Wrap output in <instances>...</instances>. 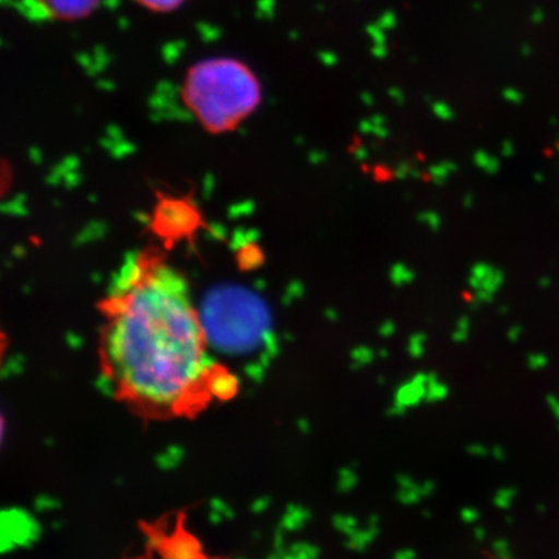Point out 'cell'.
<instances>
[{"mask_svg":"<svg viewBox=\"0 0 559 559\" xmlns=\"http://www.w3.org/2000/svg\"><path fill=\"white\" fill-rule=\"evenodd\" d=\"M183 98L202 127L219 134L235 130L259 108L260 83L242 62L216 58L190 69Z\"/></svg>","mask_w":559,"mask_h":559,"instance_id":"cell-2","label":"cell"},{"mask_svg":"<svg viewBox=\"0 0 559 559\" xmlns=\"http://www.w3.org/2000/svg\"><path fill=\"white\" fill-rule=\"evenodd\" d=\"M471 334V320L463 316L460 318L457 322L454 323V329H452L451 337L452 341L457 342V344H463L469 340Z\"/></svg>","mask_w":559,"mask_h":559,"instance_id":"cell-11","label":"cell"},{"mask_svg":"<svg viewBox=\"0 0 559 559\" xmlns=\"http://www.w3.org/2000/svg\"><path fill=\"white\" fill-rule=\"evenodd\" d=\"M546 403L547 407H549L550 414L554 415V418L557 419V421H559V396H547Z\"/></svg>","mask_w":559,"mask_h":559,"instance_id":"cell-20","label":"cell"},{"mask_svg":"<svg viewBox=\"0 0 559 559\" xmlns=\"http://www.w3.org/2000/svg\"><path fill=\"white\" fill-rule=\"evenodd\" d=\"M421 224H425L429 230H439L441 221L436 213H425V215L421 216Z\"/></svg>","mask_w":559,"mask_h":559,"instance_id":"cell-18","label":"cell"},{"mask_svg":"<svg viewBox=\"0 0 559 559\" xmlns=\"http://www.w3.org/2000/svg\"><path fill=\"white\" fill-rule=\"evenodd\" d=\"M474 533H476V535H474V538H476L477 540H484L485 538H487V530L485 528H476L474 530Z\"/></svg>","mask_w":559,"mask_h":559,"instance_id":"cell-24","label":"cell"},{"mask_svg":"<svg viewBox=\"0 0 559 559\" xmlns=\"http://www.w3.org/2000/svg\"><path fill=\"white\" fill-rule=\"evenodd\" d=\"M43 9L58 20H80L97 9L100 0H38Z\"/></svg>","mask_w":559,"mask_h":559,"instance_id":"cell-6","label":"cell"},{"mask_svg":"<svg viewBox=\"0 0 559 559\" xmlns=\"http://www.w3.org/2000/svg\"><path fill=\"white\" fill-rule=\"evenodd\" d=\"M468 452L473 457L484 459L491 455V448H487L485 444L474 443L468 447Z\"/></svg>","mask_w":559,"mask_h":559,"instance_id":"cell-19","label":"cell"},{"mask_svg":"<svg viewBox=\"0 0 559 559\" xmlns=\"http://www.w3.org/2000/svg\"><path fill=\"white\" fill-rule=\"evenodd\" d=\"M549 356L546 353L535 352L528 355L527 367L532 371H543L549 367Z\"/></svg>","mask_w":559,"mask_h":559,"instance_id":"cell-14","label":"cell"},{"mask_svg":"<svg viewBox=\"0 0 559 559\" xmlns=\"http://www.w3.org/2000/svg\"><path fill=\"white\" fill-rule=\"evenodd\" d=\"M426 349H428V336L425 333H414L407 337L406 353L412 359H421L426 355Z\"/></svg>","mask_w":559,"mask_h":559,"instance_id":"cell-9","label":"cell"},{"mask_svg":"<svg viewBox=\"0 0 559 559\" xmlns=\"http://www.w3.org/2000/svg\"><path fill=\"white\" fill-rule=\"evenodd\" d=\"M492 550H495V554L498 555L499 559H513V557H511L509 543H507L506 539L495 540V544H492Z\"/></svg>","mask_w":559,"mask_h":559,"instance_id":"cell-15","label":"cell"},{"mask_svg":"<svg viewBox=\"0 0 559 559\" xmlns=\"http://www.w3.org/2000/svg\"><path fill=\"white\" fill-rule=\"evenodd\" d=\"M539 285H540V288H544V289L549 288L550 280L543 278V280H540Z\"/></svg>","mask_w":559,"mask_h":559,"instance_id":"cell-25","label":"cell"},{"mask_svg":"<svg viewBox=\"0 0 559 559\" xmlns=\"http://www.w3.org/2000/svg\"><path fill=\"white\" fill-rule=\"evenodd\" d=\"M460 518L465 524H476L480 520V513L479 510L466 507V509L460 510Z\"/></svg>","mask_w":559,"mask_h":559,"instance_id":"cell-17","label":"cell"},{"mask_svg":"<svg viewBox=\"0 0 559 559\" xmlns=\"http://www.w3.org/2000/svg\"><path fill=\"white\" fill-rule=\"evenodd\" d=\"M491 457L498 460V462H502V460H506L507 454L506 451L502 450V448L495 447L491 448Z\"/></svg>","mask_w":559,"mask_h":559,"instance_id":"cell-23","label":"cell"},{"mask_svg":"<svg viewBox=\"0 0 559 559\" xmlns=\"http://www.w3.org/2000/svg\"><path fill=\"white\" fill-rule=\"evenodd\" d=\"M436 491L432 480H417L409 474H399L396 477V500L401 506H417L421 500L430 498Z\"/></svg>","mask_w":559,"mask_h":559,"instance_id":"cell-5","label":"cell"},{"mask_svg":"<svg viewBox=\"0 0 559 559\" xmlns=\"http://www.w3.org/2000/svg\"><path fill=\"white\" fill-rule=\"evenodd\" d=\"M353 359H355V364L358 367L370 366L377 359V353L370 347H359L353 353Z\"/></svg>","mask_w":559,"mask_h":559,"instance_id":"cell-13","label":"cell"},{"mask_svg":"<svg viewBox=\"0 0 559 559\" xmlns=\"http://www.w3.org/2000/svg\"><path fill=\"white\" fill-rule=\"evenodd\" d=\"M389 282L392 283L395 288H406L412 285L415 280V271L412 270L409 264L404 261H395L392 266L389 267Z\"/></svg>","mask_w":559,"mask_h":559,"instance_id":"cell-8","label":"cell"},{"mask_svg":"<svg viewBox=\"0 0 559 559\" xmlns=\"http://www.w3.org/2000/svg\"><path fill=\"white\" fill-rule=\"evenodd\" d=\"M396 331H399V326H396V323L393 322V320H384V322L381 323L380 329H378V333H380V336L384 337V340H390V337L395 336Z\"/></svg>","mask_w":559,"mask_h":559,"instance_id":"cell-16","label":"cell"},{"mask_svg":"<svg viewBox=\"0 0 559 559\" xmlns=\"http://www.w3.org/2000/svg\"><path fill=\"white\" fill-rule=\"evenodd\" d=\"M103 370L117 395L150 417H186L223 399L234 380L213 362L189 286L142 253L103 304Z\"/></svg>","mask_w":559,"mask_h":559,"instance_id":"cell-1","label":"cell"},{"mask_svg":"<svg viewBox=\"0 0 559 559\" xmlns=\"http://www.w3.org/2000/svg\"><path fill=\"white\" fill-rule=\"evenodd\" d=\"M380 535V521L371 518L369 524L364 530H356L352 533V546L356 550H366Z\"/></svg>","mask_w":559,"mask_h":559,"instance_id":"cell-7","label":"cell"},{"mask_svg":"<svg viewBox=\"0 0 559 559\" xmlns=\"http://www.w3.org/2000/svg\"><path fill=\"white\" fill-rule=\"evenodd\" d=\"M522 333H524V330H522V326L513 325V326H510L509 333H507V337H509V341H511V342H518L521 340Z\"/></svg>","mask_w":559,"mask_h":559,"instance_id":"cell-22","label":"cell"},{"mask_svg":"<svg viewBox=\"0 0 559 559\" xmlns=\"http://www.w3.org/2000/svg\"><path fill=\"white\" fill-rule=\"evenodd\" d=\"M503 283H506V275L500 267L488 261H477L471 266L468 278H466L471 301L474 305L489 304L496 299Z\"/></svg>","mask_w":559,"mask_h":559,"instance_id":"cell-4","label":"cell"},{"mask_svg":"<svg viewBox=\"0 0 559 559\" xmlns=\"http://www.w3.org/2000/svg\"><path fill=\"white\" fill-rule=\"evenodd\" d=\"M392 559H417V551L414 549H400L395 551Z\"/></svg>","mask_w":559,"mask_h":559,"instance_id":"cell-21","label":"cell"},{"mask_svg":"<svg viewBox=\"0 0 559 559\" xmlns=\"http://www.w3.org/2000/svg\"><path fill=\"white\" fill-rule=\"evenodd\" d=\"M138 2L153 11H171L178 9L183 0H138Z\"/></svg>","mask_w":559,"mask_h":559,"instance_id":"cell-12","label":"cell"},{"mask_svg":"<svg viewBox=\"0 0 559 559\" xmlns=\"http://www.w3.org/2000/svg\"><path fill=\"white\" fill-rule=\"evenodd\" d=\"M450 399V385L436 371H418L399 384L390 401L389 414L401 417L425 404H440Z\"/></svg>","mask_w":559,"mask_h":559,"instance_id":"cell-3","label":"cell"},{"mask_svg":"<svg viewBox=\"0 0 559 559\" xmlns=\"http://www.w3.org/2000/svg\"><path fill=\"white\" fill-rule=\"evenodd\" d=\"M518 489L514 487H502L496 491L492 503L498 507L499 510H510L513 503L516 502Z\"/></svg>","mask_w":559,"mask_h":559,"instance_id":"cell-10","label":"cell"}]
</instances>
